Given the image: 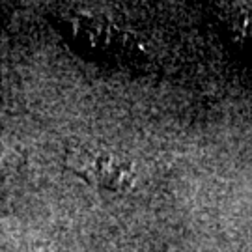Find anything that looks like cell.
Listing matches in <instances>:
<instances>
[{
  "label": "cell",
  "instance_id": "1",
  "mask_svg": "<svg viewBox=\"0 0 252 252\" xmlns=\"http://www.w3.org/2000/svg\"><path fill=\"white\" fill-rule=\"evenodd\" d=\"M67 161L77 176L95 187L108 190H126L135 181V172L131 164L107 152H94L86 148H77L69 153Z\"/></svg>",
  "mask_w": 252,
  "mask_h": 252
}]
</instances>
